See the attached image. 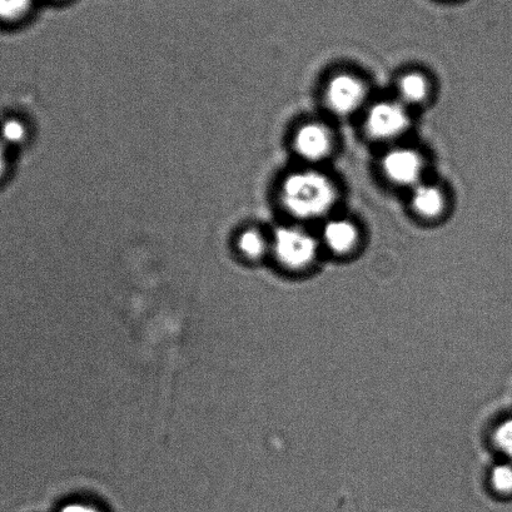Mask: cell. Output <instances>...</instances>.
I'll list each match as a JSON object with an SVG mask.
<instances>
[{"instance_id":"1","label":"cell","mask_w":512,"mask_h":512,"mask_svg":"<svg viewBox=\"0 0 512 512\" xmlns=\"http://www.w3.org/2000/svg\"><path fill=\"white\" fill-rule=\"evenodd\" d=\"M338 196L336 182L320 168L312 166L288 173L280 187L283 210L301 222H322L332 216Z\"/></svg>"},{"instance_id":"2","label":"cell","mask_w":512,"mask_h":512,"mask_svg":"<svg viewBox=\"0 0 512 512\" xmlns=\"http://www.w3.org/2000/svg\"><path fill=\"white\" fill-rule=\"evenodd\" d=\"M270 238L271 252L288 270H305L315 262L320 251L318 237L301 225L280 226Z\"/></svg>"},{"instance_id":"3","label":"cell","mask_w":512,"mask_h":512,"mask_svg":"<svg viewBox=\"0 0 512 512\" xmlns=\"http://www.w3.org/2000/svg\"><path fill=\"white\" fill-rule=\"evenodd\" d=\"M364 112L365 132L374 141L394 143L410 131L411 109L397 98L369 103Z\"/></svg>"},{"instance_id":"4","label":"cell","mask_w":512,"mask_h":512,"mask_svg":"<svg viewBox=\"0 0 512 512\" xmlns=\"http://www.w3.org/2000/svg\"><path fill=\"white\" fill-rule=\"evenodd\" d=\"M328 111L337 117L346 118L365 111L369 106V87L360 76L351 72L333 74L323 91Z\"/></svg>"},{"instance_id":"5","label":"cell","mask_w":512,"mask_h":512,"mask_svg":"<svg viewBox=\"0 0 512 512\" xmlns=\"http://www.w3.org/2000/svg\"><path fill=\"white\" fill-rule=\"evenodd\" d=\"M426 161L419 149L394 144L381 158V171L392 185L411 190L425 180Z\"/></svg>"},{"instance_id":"6","label":"cell","mask_w":512,"mask_h":512,"mask_svg":"<svg viewBox=\"0 0 512 512\" xmlns=\"http://www.w3.org/2000/svg\"><path fill=\"white\" fill-rule=\"evenodd\" d=\"M292 148L306 166L317 167L331 156L335 148V137L326 123L303 122L293 133Z\"/></svg>"},{"instance_id":"7","label":"cell","mask_w":512,"mask_h":512,"mask_svg":"<svg viewBox=\"0 0 512 512\" xmlns=\"http://www.w3.org/2000/svg\"><path fill=\"white\" fill-rule=\"evenodd\" d=\"M318 240L337 256L349 255L361 241L360 227L349 217L332 215L321 222Z\"/></svg>"},{"instance_id":"8","label":"cell","mask_w":512,"mask_h":512,"mask_svg":"<svg viewBox=\"0 0 512 512\" xmlns=\"http://www.w3.org/2000/svg\"><path fill=\"white\" fill-rule=\"evenodd\" d=\"M411 210L426 221L439 220L447 210V197L436 183L422 181L410 190Z\"/></svg>"},{"instance_id":"9","label":"cell","mask_w":512,"mask_h":512,"mask_svg":"<svg viewBox=\"0 0 512 512\" xmlns=\"http://www.w3.org/2000/svg\"><path fill=\"white\" fill-rule=\"evenodd\" d=\"M397 99L410 109L424 106L432 93L430 78L420 71L402 73L396 82Z\"/></svg>"},{"instance_id":"10","label":"cell","mask_w":512,"mask_h":512,"mask_svg":"<svg viewBox=\"0 0 512 512\" xmlns=\"http://www.w3.org/2000/svg\"><path fill=\"white\" fill-rule=\"evenodd\" d=\"M238 251L251 261L261 260L271 252V238L258 228H246L237 238Z\"/></svg>"},{"instance_id":"11","label":"cell","mask_w":512,"mask_h":512,"mask_svg":"<svg viewBox=\"0 0 512 512\" xmlns=\"http://www.w3.org/2000/svg\"><path fill=\"white\" fill-rule=\"evenodd\" d=\"M28 138L27 124L17 117L4 118L0 122V141L8 148L22 146Z\"/></svg>"},{"instance_id":"12","label":"cell","mask_w":512,"mask_h":512,"mask_svg":"<svg viewBox=\"0 0 512 512\" xmlns=\"http://www.w3.org/2000/svg\"><path fill=\"white\" fill-rule=\"evenodd\" d=\"M34 0H0V23L22 22L31 13Z\"/></svg>"},{"instance_id":"13","label":"cell","mask_w":512,"mask_h":512,"mask_svg":"<svg viewBox=\"0 0 512 512\" xmlns=\"http://www.w3.org/2000/svg\"><path fill=\"white\" fill-rule=\"evenodd\" d=\"M491 485L500 494H512V464H500L491 471Z\"/></svg>"},{"instance_id":"14","label":"cell","mask_w":512,"mask_h":512,"mask_svg":"<svg viewBox=\"0 0 512 512\" xmlns=\"http://www.w3.org/2000/svg\"><path fill=\"white\" fill-rule=\"evenodd\" d=\"M494 442L502 454L512 459V419L505 420L497 426Z\"/></svg>"},{"instance_id":"15","label":"cell","mask_w":512,"mask_h":512,"mask_svg":"<svg viewBox=\"0 0 512 512\" xmlns=\"http://www.w3.org/2000/svg\"><path fill=\"white\" fill-rule=\"evenodd\" d=\"M9 167L8 147L0 141V180L7 175Z\"/></svg>"},{"instance_id":"16","label":"cell","mask_w":512,"mask_h":512,"mask_svg":"<svg viewBox=\"0 0 512 512\" xmlns=\"http://www.w3.org/2000/svg\"><path fill=\"white\" fill-rule=\"evenodd\" d=\"M61 512H101L92 505L82 504V502H73L63 507Z\"/></svg>"}]
</instances>
